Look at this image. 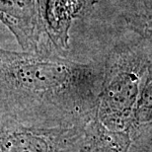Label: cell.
Here are the masks:
<instances>
[{"instance_id":"3957f363","label":"cell","mask_w":152,"mask_h":152,"mask_svg":"<svg viewBox=\"0 0 152 152\" xmlns=\"http://www.w3.org/2000/svg\"><path fill=\"white\" fill-rule=\"evenodd\" d=\"M86 127L37 126L0 117V152H78Z\"/></svg>"},{"instance_id":"8992f818","label":"cell","mask_w":152,"mask_h":152,"mask_svg":"<svg viewBox=\"0 0 152 152\" xmlns=\"http://www.w3.org/2000/svg\"><path fill=\"white\" fill-rule=\"evenodd\" d=\"M129 134L132 142L146 141L152 137V45Z\"/></svg>"},{"instance_id":"52a82bcc","label":"cell","mask_w":152,"mask_h":152,"mask_svg":"<svg viewBox=\"0 0 152 152\" xmlns=\"http://www.w3.org/2000/svg\"><path fill=\"white\" fill-rule=\"evenodd\" d=\"M132 143L127 132L109 130L95 118L87 124L78 152H129Z\"/></svg>"},{"instance_id":"5b68a950","label":"cell","mask_w":152,"mask_h":152,"mask_svg":"<svg viewBox=\"0 0 152 152\" xmlns=\"http://www.w3.org/2000/svg\"><path fill=\"white\" fill-rule=\"evenodd\" d=\"M97 0H42V20L50 42L59 53L69 48V31L76 19L92 13Z\"/></svg>"},{"instance_id":"9c48e42d","label":"cell","mask_w":152,"mask_h":152,"mask_svg":"<svg viewBox=\"0 0 152 152\" xmlns=\"http://www.w3.org/2000/svg\"><path fill=\"white\" fill-rule=\"evenodd\" d=\"M129 152H152V142L149 141L132 142Z\"/></svg>"},{"instance_id":"277c9868","label":"cell","mask_w":152,"mask_h":152,"mask_svg":"<svg viewBox=\"0 0 152 152\" xmlns=\"http://www.w3.org/2000/svg\"><path fill=\"white\" fill-rule=\"evenodd\" d=\"M0 23L12 33L24 51L56 50L45 33L42 0H0Z\"/></svg>"},{"instance_id":"6da1fadb","label":"cell","mask_w":152,"mask_h":152,"mask_svg":"<svg viewBox=\"0 0 152 152\" xmlns=\"http://www.w3.org/2000/svg\"><path fill=\"white\" fill-rule=\"evenodd\" d=\"M103 78L104 61L0 48V117L37 126L88 124L96 118Z\"/></svg>"},{"instance_id":"ba28073f","label":"cell","mask_w":152,"mask_h":152,"mask_svg":"<svg viewBox=\"0 0 152 152\" xmlns=\"http://www.w3.org/2000/svg\"><path fill=\"white\" fill-rule=\"evenodd\" d=\"M127 27L141 39L152 44V6L144 1L130 4L123 12Z\"/></svg>"},{"instance_id":"30bf717a","label":"cell","mask_w":152,"mask_h":152,"mask_svg":"<svg viewBox=\"0 0 152 152\" xmlns=\"http://www.w3.org/2000/svg\"><path fill=\"white\" fill-rule=\"evenodd\" d=\"M146 141H149V142H152V137H151L150 139H148V140H146Z\"/></svg>"},{"instance_id":"7a4b0ae2","label":"cell","mask_w":152,"mask_h":152,"mask_svg":"<svg viewBox=\"0 0 152 152\" xmlns=\"http://www.w3.org/2000/svg\"><path fill=\"white\" fill-rule=\"evenodd\" d=\"M151 45L145 39L118 44L106 56L96 120L109 130L129 133Z\"/></svg>"}]
</instances>
